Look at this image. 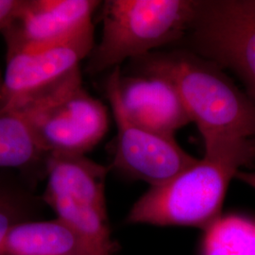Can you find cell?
<instances>
[{
  "label": "cell",
  "instance_id": "6da1fadb",
  "mask_svg": "<svg viewBox=\"0 0 255 255\" xmlns=\"http://www.w3.org/2000/svg\"><path fill=\"white\" fill-rule=\"evenodd\" d=\"M204 156L161 186L149 187L131 206L128 224L206 231L221 217L230 182L255 161V139L202 136Z\"/></svg>",
  "mask_w": 255,
  "mask_h": 255
},
{
  "label": "cell",
  "instance_id": "7a4b0ae2",
  "mask_svg": "<svg viewBox=\"0 0 255 255\" xmlns=\"http://www.w3.org/2000/svg\"><path fill=\"white\" fill-rule=\"evenodd\" d=\"M139 74L164 77L175 86L201 135L255 139V103L214 62L187 49L135 60Z\"/></svg>",
  "mask_w": 255,
  "mask_h": 255
},
{
  "label": "cell",
  "instance_id": "3957f363",
  "mask_svg": "<svg viewBox=\"0 0 255 255\" xmlns=\"http://www.w3.org/2000/svg\"><path fill=\"white\" fill-rule=\"evenodd\" d=\"M197 0H108L101 9L102 35L86 70L101 73L181 42L191 26Z\"/></svg>",
  "mask_w": 255,
  "mask_h": 255
},
{
  "label": "cell",
  "instance_id": "277c9868",
  "mask_svg": "<svg viewBox=\"0 0 255 255\" xmlns=\"http://www.w3.org/2000/svg\"><path fill=\"white\" fill-rule=\"evenodd\" d=\"M181 42L184 49L232 71L255 103V0H198Z\"/></svg>",
  "mask_w": 255,
  "mask_h": 255
},
{
  "label": "cell",
  "instance_id": "5b68a950",
  "mask_svg": "<svg viewBox=\"0 0 255 255\" xmlns=\"http://www.w3.org/2000/svg\"><path fill=\"white\" fill-rule=\"evenodd\" d=\"M120 76V68H114L105 85L118 128L112 166L129 179L148 183L150 187L161 186L198 159L186 152L175 137L138 126L128 118L119 100Z\"/></svg>",
  "mask_w": 255,
  "mask_h": 255
},
{
  "label": "cell",
  "instance_id": "8992f818",
  "mask_svg": "<svg viewBox=\"0 0 255 255\" xmlns=\"http://www.w3.org/2000/svg\"><path fill=\"white\" fill-rule=\"evenodd\" d=\"M94 46L92 31L64 42L7 55L0 107L15 103L60 82L80 67Z\"/></svg>",
  "mask_w": 255,
  "mask_h": 255
},
{
  "label": "cell",
  "instance_id": "52a82bcc",
  "mask_svg": "<svg viewBox=\"0 0 255 255\" xmlns=\"http://www.w3.org/2000/svg\"><path fill=\"white\" fill-rule=\"evenodd\" d=\"M96 0H24L17 16L1 33L7 55L67 41L94 31Z\"/></svg>",
  "mask_w": 255,
  "mask_h": 255
},
{
  "label": "cell",
  "instance_id": "ba28073f",
  "mask_svg": "<svg viewBox=\"0 0 255 255\" xmlns=\"http://www.w3.org/2000/svg\"><path fill=\"white\" fill-rule=\"evenodd\" d=\"M82 85L79 67L46 89L0 107V169L21 168L45 157L37 140L42 120L50 110Z\"/></svg>",
  "mask_w": 255,
  "mask_h": 255
},
{
  "label": "cell",
  "instance_id": "9c48e42d",
  "mask_svg": "<svg viewBox=\"0 0 255 255\" xmlns=\"http://www.w3.org/2000/svg\"><path fill=\"white\" fill-rule=\"evenodd\" d=\"M108 128L106 106L82 85L46 114L38 128V146L45 157L85 155L101 142Z\"/></svg>",
  "mask_w": 255,
  "mask_h": 255
},
{
  "label": "cell",
  "instance_id": "30bf717a",
  "mask_svg": "<svg viewBox=\"0 0 255 255\" xmlns=\"http://www.w3.org/2000/svg\"><path fill=\"white\" fill-rule=\"evenodd\" d=\"M118 90L124 113L138 126L174 136L178 129L192 123L177 89L164 77L121 74Z\"/></svg>",
  "mask_w": 255,
  "mask_h": 255
},
{
  "label": "cell",
  "instance_id": "8fae6325",
  "mask_svg": "<svg viewBox=\"0 0 255 255\" xmlns=\"http://www.w3.org/2000/svg\"><path fill=\"white\" fill-rule=\"evenodd\" d=\"M45 165V193L107 206L105 185L108 167L85 155H46Z\"/></svg>",
  "mask_w": 255,
  "mask_h": 255
},
{
  "label": "cell",
  "instance_id": "7c38bea8",
  "mask_svg": "<svg viewBox=\"0 0 255 255\" xmlns=\"http://www.w3.org/2000/svg\"><path fill=\"white\" fill-rule=\"evenodd\" d=\"M1 255H93L80 237L59 219L24 220L9 229Z\"/></svg>",
  "mask_w": 255,
  "mask_h": 255
},
{
  "label": "cell",
  "instance_id": "4fadbf2b",
  "mask_svg": "<svg viewBox=\"0 0 255 255\" xmlns=\"http://www.w3.org/2000/svg\"><path fill=\"white\" fill-rule=\"evenodd\" d=\"M28 201L22 197V194L0 185V255L9 229L16 223L28 219Z\"/></svg>",
  "mask_w": 255,
  "mask_h": 255
},
{
  "label": "cell",
  "instance_id": "5bb4252c",
  "mask_svg": "<svg viewBox=\"0 0 255 255\" xmlns=\"http://www.w3.org/2000/svg\"><path fill=\"white\" fill-rule=\"evenodd\" d=\"M24 0H0V32L17 16Z\"/></svg>",
  "mask_w": 255,
  "mask_h": 255
},
{
  "label": "cell",
  "instance_id": "9a60e30c",
  "mask_svg": "<svg viewBox=\"0 0 255 255\" xmlns=\"http://www.w3.org/2000/svg\"><path fill=\"white\" fill-rule=\"evenodd\" d=\"M236 179L246 183L249 186H251V187L255 189V172H254V171L250 172V171L241 170L237 174Z\"/></svg>",
  "mask_w": 255,
  "mask_h": 255
},
{
  "label": "cell",
  "instance_id": "2e32d148",
  "mask_svg": "<svg viewBox=\"0 0 255 255\" xmlns=\"http://www.w3.org/2000/svg\"><path fill=\"white\" fill-rule=\"evenodd\" d=\"M2 83H3V77H0V100H1V93H2Z\"/></svg>",
  "mask_w": 255,
  "mask_h": 255
}]
</instances>
